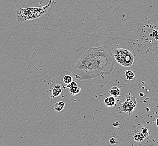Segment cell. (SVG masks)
<instances>
[{
  "instance_id": "4fadbf2b",
  "label": "cell",
  "mask_w": 158,
  "mask_h": 146,
  "mask_svg": "<svg viewBox=\"0 0 158 146\" xmlns=\"http://www.w3.org/2000/svg\"><path fill=\"white\" fill-rule=\"evenodd\" d=\"M141 129H142V134H143L145 137H147V135H148V134H149V130L147 129H146L145 128H141Z\"/></svg>"
},
{
  "instance_id": "7a4b0ae2",
  "label": "cell",
  "mask_w": 158,
  "mask_h": 146,
  "mask_svg": "<svg viewBox=\"0 0 158 146\" xmlns=\"http://www.w3.org/2000/svg\"><path fill=\"white\" fill-rule=\"evenodd\" d=\"M52 1L53 0H50L48 4L42 7L29 8H18L16 11L18 19L20 21L23 22L27 20L36 19L40 18L48 11Z\"/></svg>"
},
{
  "instance_id": "3957f363",
  "label": "cell",
  "mask_w": 158,
  "mask_h": 146,
  "mask_svg": "<svg viewBox=\"0 0 158 146\" xmlns=\"http://www.w3.org/2000/svg\"><path fill=\"white\" fill-rule=\"evenodd\" d=\"M115 61L124 67H130L134 63V55L125 48H117L113 52Z\"/></svg>"
},
{
  "instance_id": "8fae6325",
  "label": "cell",
  "mask_w": 158,
  "mask_h": 146,
  "mask_svg": "<svg viewBox=\"0 0 158 146\" xmlns=\"http://www.w3.org/2000/svg\"><path fill=\"white\" fill-rule=\"evenodd\" d=\"M145 137H146L142 134V133H140L134 135L133 139H134V141L136 142H142L145 139Z\"/></svg>"
},
{
  "instance_id": "52a82bcc",
  "label": "cell",
  "mask_w": 158,
  "mask_h": 146,
  "mask_svg": "<svg viewBox=\"0 0 158 146\" xmlns=\"http://www.w3.org/2000/svg\"><path fill=\"white\" fill-rule=\"evenodd\" d=\"M62 92L61 87L59 84H56L54 86V87L52 88L51 91V96L52 97H58Z\"/></svg>"
},
{
  "instance_id": "30bf717a",
  "label": "cell",
  "mask_w": 158,
  "mask_h": 146,
  "mask_svg": "<svg viewBox=\"0 0 158 146\" xmlns=\"http://www.w3.org/2000/svg\"><path fill=\"white\" fill-rule=\"evenodd\" d=\"M65 107V103L63 101H59L58 102L55 103L54 105V109L57 112L61 111Z\"/></svg>"
},
{
  "instance_id": "277c9868",
  "label": "cell",
  "mask_w": 158,
  "mask_h": 146,
  "mask_svg": "<svg viewBox=\"0 0 158 146\" xmlns=\"http://www.w3.org/2000/svg\"><path fill=\"white\" fill-rule=\"evenodd\" d=\"M126 99L124 102L120 104L118 109L121 112L127 114L132 113L137 106V101L136 97L130 94L125 96Z\"/></svg>"
},
{
  "instance_id": "5bb4252c",
  "label": "cell",
  "mask_w": 158,
  "mask_h": 146,
  "mask_svg": "<svg viewBox=\"0 0 158 146\" xmlns=\"http://www.w3.org/2000/svg\"><path fill=\"white\" fill-rule=\"evenodd\" d=\"M109 142H110L111 144H115L117 143V138H115V137H112L110 139Z\"/></svg>"
},
{
  "instance_id": "6da1fadb",
  "label": "cell",
  "mask_w": 158,
  "mask_h": 146,
  "mask_svg": "<svg viewBox=\"0 0 158 146\" xmlns=\"http://www.w3.org/2000/svg\"><path fill=\"white\" fill-rule=\"evenodd\" d=\"M115 62L112 52L106 45L90 48L76 63L71 76L75 81H83L110 75Z\"/></svg>"
},
{
  "instance_id": "9a60e30c",
  "label": "cell",
  "mask_w": 158,
  "mask_h": 146,
  "mask_svg": "<svg viewBox=\"0 0 158 146\" xmlns=\"http://www.w3.org/2000/svg\"><path fill=\"white\" fill-rule=\"evenodd\" d=\"M156 124L158 127V118H156Z\"/></svg>"
},
{
  "instance_id": "9c48e42d",
  "label": "cell",
  "mask_w": 158,
  "mask_h": 146,
  "mask_svg": "<svg viewBox=\"0 0 158 146\" xmlns=\"http://www.w3.org/2000/svg\"><path fill=\"white\" fill-rule=\"evenodd\" d=\"M124 76L126 77L127 80H132L135 77L134 72L130 70H127L125 71Z\"/></svg>"
},
{
  "instance_id": "ba28073f",
  "label": "cell",
  "mask_w": 158,
  "mask_h": 146,
  "mask_svg": "<svg viewBox=\"0 0 158 146\" xmlns=\"http://www.w3.org/2000/svg\"><path fill=\"white\" fill-rule=\"evenodd\" d=\"M109 92H110L111 96L114 97L115 98L118 97L121 94L120 90L119 89L118 87H117V86H113V87H111Z\"/></svg>"
},
{
  "instance_id": "7c38bea8",
  "label": "cell",
  "mask_w": 158,
  "mask_h": 146,
  "mask_svg": "<svg viewBox=\"0 0 158 146\" xmlns=\"http://www.w3.org/2000/svg\"><path fill=\"white\" fill-rule=\"evenodd\" d=\"M73 80L72 76L69 75H65L63 77L64 83L65 84H69Z\"/></svg>"
},
{
  "instance_id": "5b68a950",
  "label": "cell",
  "mask_w": 158,
  "mask_h": 146,
  "mask_svg": "<svg viewBox=\"0 0 158 146\" xmlns=\"http://www.w3.org/2000/svg\"><path fill=\"white\" fill-rule=\"evenodd\" d=\"M67 87L70 89V93L73 96L78 94L81 91V88L78 86L77 82L73 80L69 84H67Z\"/></svg>"
},
{
  "instance_id": "8992f818",
  "label": "cell",
  "mask_w": 158,
  "mask_h": 146,
  "mask_svg": "<svg viewBox=\"0 0 158 146\" xmlns=\"http://www.w3.org/2000/svg\"><path fill=\"white\" fill-rule=\"evenodd\" d=\"M104 102L107 107H112L116 105V99L115 97L111 96L109 97H107L104 99Z\"/></svg>"
}]
</instances>
